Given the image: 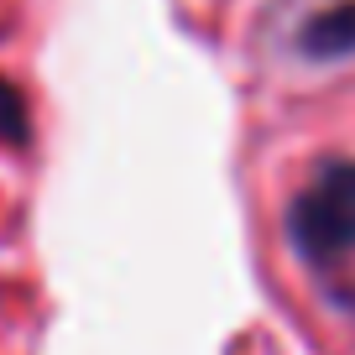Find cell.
Segmentation results:
<instances>
[{"instance_id":"3957f363","label":"cell","mask_w":355,"mask_h":355,"mask_svg":"<svg viewBox=\"0 0 355 355\" xmlns=\"http://www.w3.org/2000/svg\"><path fill=\"white\" fill-rule=\"evenodd\" d=\"M0 141H26V100L11 78H0Z\"/></svg>"},{"instance_id":"6da1fadb","label":"cell","mask_w":355,"mask_h":355,"mask_svg":"<svg viewBox=\"0 0 355 355\" xmlns=\"http://www.w3.org/2000/svg\"><path fill=\"white\" fill-rule=\"evenodd\" d=\"M288 241L319 272L355 256V162H324L303 183L288 209Z\"/></svg>"},{"instance_id":"7a4b0ae2","label":"cell","mask_w":355,"mask_h":355,"mask_svg":"<svg viewBox=\"0 0 355 355\" xmlns=\"http://www.w3.org/2000/svg\"><path fill=\"white\" fill-rule=\"evenodd\" d=\"M298 47H303V58H313V63L350 58L355 53V0H340V6H329V11L309 16Z\"/></svg>"}]
</instances>
